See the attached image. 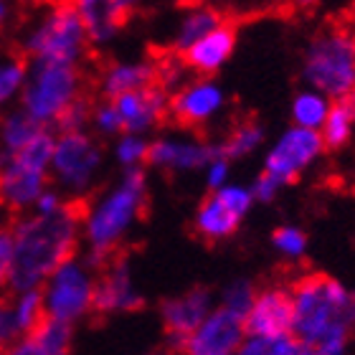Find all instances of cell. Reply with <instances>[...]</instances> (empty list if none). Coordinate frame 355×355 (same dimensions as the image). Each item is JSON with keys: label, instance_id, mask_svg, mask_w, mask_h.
I'll return each instance as SVG.
<instances>
[{"label": "cell", "instance_id": "cell-1", "mask_svg": "<svg viewBox=\"0 0 355 355\" xmlns=\"http://www.w3.org/2000/svg\"><path fill=\"white\" fill-rule=\"evenodd\" d=\"M13 234V259L8 272V289L44 287V282L59 264L74 257L82 241V211L74 200L56 214L26 211L10 226Z\"/></svg>", "mask_w": 355, "mask_h": 355}, {"label": "cell", "instance_id": "cell-2", "mask_svg": "<svg viewBox=\"0 0 355 355\" xmlns=\"http://www.w3.org/2000/svg\"><path fill=\"white\" fill-rule=\"evenodd\" d=\"M292 335L318 355H345L355 330V289L325 274H310L292 287Z\"/></svg>", "mask_w": 355, "mask_h": 355}, {"label": "cell", "instance_id": "cell-3", "mask_svg": "<svg viewBox=\"0 0 355 355\" xmlns=\"http://www.w3.org/2000/svg\"><path fill=\"white\" fill-rule=\"evenodd\" d=\"M145 206L148 178L140 168H130L82 211V241L87 246V259L96 266L110 259L142 218Z\"/></svg>", "mask_w": 355, "mask_h": 355}, {"label": "cell", "instance_id": "cell-4", "mask_svg": "<svg viewBox=\"0 0 355 355\" xmlns=\"http://www.w3.org/2000/svg\"><path fill=\"white\" fill-rule=\"evenodd\" d=\"M56 137L44 127L23 150L0 157V208L21 216L36 206L51 183V153Z\"/></svg>", "mask_w": 355, "mask_h": 355}, {"label": "cell", "instance_id": "cell-5", "mask_svg": "<svg viewBox=\"0 0 355 355\" xmlns=\"http://www.w3.org/2000/svg\"><path fill=\"white\" fill-rule=\"evenodd\" d=\"M302 79L330 99H343L355 87V33L345 26L320 31L307 44Z\"/></svg>", "mask_w": 355, "mask_h": 355}, {"label": "cell", "instance_id": "cell-6", "mask_svg": "<svg viewBox=\"0 0 355 355\" xmlns=\"http://www.w3.org/2000/svg\"><path fill=\"white\" fill-rule=\"evenodd\" d=\"M89 31L74 3H56L46 8L23 36V49L33 61L76 64L84 59Z\"/></svg>", "mask_w": 355, "mask_h": 355}, {"label": "cell", "instance_id": "cell-7", "mask_svg": "<svg viewBox=\"0 0 355 355\" xmlns=\"http://www.w3.org/2000/svg\"><path fill=\"white\" fill-rule=\"evenodd\" d=\"M82 99V74L76 64L33 61L21 92V110L41 125H59L64 112Z\"/></svg>", "mask_w": 355, "mask_h": 355}, {"label": "cell", "instance_id": "cell-8", "mask_svg": "<svg viewBox=\"0 0 355 355\" xmlns=\"http://www.w3.org/2000/svg\"><path fill=\"white\" fill-rule=\"evenodd\" d=\"M96 282L99 266L87 257H69L64 264L53 269V274L44 282V302L46 318L76 325L89 312H94Z\"/></svg>", "mask_w": 355, "mask_h": 355}, {"label": "cell", "instance_id": "cell-9", "mask_svg": "<svg viewBox=\"0 0 355 355\" xmlns=\"http://www.w3.org/2000/svg\"><path fill=\"white\" fill-rule=\"evenodd\" d=\"M104 165V153L87 130H64L53 142L51 180L69 200L94 191Z\"/></svg>", "mask_w": 355, "mask_h": 355}, {"label": "cell", "instance_id": "cell-10", "mask_svg": "<svg viewBox=\"0 0 355 355\" xmlns=\"http://www.w3.org/2000/svg\"><path fill=\"white\" fill-rule=\"evenodd\" d=\"M322 150H325V140H322L320 130L300 125L289 127L266 153L264 173L274 175L282 185H287L302 175L322 155Z\"/></svg>", "mask_w": 355, "mask_h": 355}, {"label": "cell", "instance_id": "cell-11", "mask_svg": "<svg viewBox=\"0 0 355 355\" xmlns=\"http://www.w3.org/2000/svg\"><path fill=\"white\" fill-rule=\"evenodd\" d=\"M246 338H249V333H246L244 315L218 304L178 345V350H180V355H234L244 345Z\"/></svg>", "mask_w": 355, "mask_h": 355}, {"label": "cell", "instance_id": "cell-12", "mask_svg": "<svg viewBox=\"0 0 355 355\" xmlns=\"http://www.w3.org/2000/svg\"><path fill=\"white\" fill-rule=\"evenodd\" d=\"M246 333L254 338H282L295 330V300L292 289L266 287L257 292L246 312Z\"/></svg>", "mask_w": 355, "mask_h": 355}, {"label": "cell", "instance_id": "cell-13", "mask_svg": "<svg viewBox=\"0 0 355 355\" xmlns=\"http://www.w3.org/2000/svg\"><path fill=\"white\" fill-rule=\"evenodd\" d=\"M223 107H226L223 89L216 82H211V79H206V76H200L196 82H188L178 89L175 94L171 96L168 112L180 125L200 127L218 117Z\"/></svg>", "mask_w": 355, "mask_h": 355}, {"label": "cell", "instance_id": "cell-14", "mask_svg": "<svg viewBox=\"0 0 355 355\" xmlns=\"http://www.w3.org/2000/svg\"><path fill=\"white\" fill-rule=\"evenodd\" d=\"M218 148L203 140H196L191 135H165L150 142L148 163L171 173H193L206 168Z\"/></svg>", "mask_w": 355, "mask_h": 355}, {"label": "cell", "instance_id": "cell-15", "mask_svg": "<svg viewBox=\"0 0 355 355\" xmlns=\"http://www.w3.org/2000/svg\"><path fill=\"white\" fill-rule=\"evenodd\" d=\"M112 102H114L119 117H122L125 132L137 135H148L153 127L160 125L168 107H171L168 94L160 87H155V84L127 92V94H119Z\"/></svg>", "mask_w": 355, "mask_h": 355}, {"label": "cell", "instance_id": "cell-16", "mask_svg": "<svg viewBox=\"0 0 355 355\" xmlns=\"http://www.w3.org/2000/svg\"><path fill=\"white\" fill-rule=\"evenodd\" d=\"M142 304L140 289L135 287L132 272L125 259H112V264L99 274L96 282L94 312L102 315H117V312H132Z\"/></svg>", "mask_w": 355, "mask_h": 355}, {"label": "cell", "instance_id": "cell-17", "mask_svg": "<svg viewBox=\"0 0 355 355\" xmlns=\"http://www.w3.org/2000/svg\"><path fill=\"white\" fill-rule=\"evenodd\" d=\"M214 310V300L208 289H191L180 297H173L163 304V325L173 340L180 343L196 330Z\"/></svg>", "mask_w": 355, "mask_h": 355}, {"label": "cell", "instance_id": "cell-18", "mask_svg": "<svg viewBox=\"0 0 355 355\" xmlns=\"http://www.w3.org/2000/svg\"><path fill=\"white\" fill-rule=\"evenodd\" d=\"M74 6L87 23L89 38L104 44L117 36L127 15L140 6V0H74Z\"/></svg>", "mask_w": 355, "mask_h": 355}, {"label": "cell", "instance_id": "cell-19", "mask_svg": "<svg viewBox=\"0 0 355 355\" xmlns=\"http://www.w3.org/2000/svg\"><path fill=\"white\" fill-rule=\"evenodd\" d=\"M234 46H236V33L229 23H221L218 28L208 31L206 36L198 38L193 46H188L183 51V59L193 71L214 74L229 61V56L234 53Z\"/></svg>", "mask_w": 355, "mask_h": 355}, {"label": "cell", "instance_id": "cell-20", "mask_svg": "<svg viewBox=\"0 0 355 355\" xmlns=\"http://www.w3.org/2000/svg\"><path fill=\"white\" fill-rule=\"evenodd\" d=\"M71 327L67 322L46 318L36 330H31L21 340L3 350L0 355H69L71 350Z\"/></svg>", "mask_w": 355, "mask_h": 355}, {"label": "cell", "instance_id": "cell-21", "mask_svg": "<svg viewBox=\"0 0 355 355\" xmlns=\"http://www.w3.org/2000/svg\"><path fill=\"white\" fill-rule=\"evenodd\" d=\"M157 82V67L153 61H117L104 69L102 74V92L104 96H114L135 92V89L150 87Z\"/></svg>", "mask_w": 355, "mask_h": 355}, {"label": "cell", "instance_id": "cell-22", "mask_svg": "<svg viewBox=\"0 0 355 355\" xmlns=\"http://www.w3.org/2000/svg\"><path fill=\"white\" fill-rule=\"evenodd\" d=\"M239 223H241V216L234 208L226 206L216 193L203 200L200 208L196 211V231L203 239H211V241L229 239L239 229Z\"/></svg>", "mask_w": 355, "mask_h": 355}, {"label": "cell", "instance_id": "cell-23", "mask_svg": "<svg viewBox=\"0 0 355 355\" xmlns=\"http://www.w3.org/2000/svg\"><path fill=\"white\" fill-rule=\"evenodd\" d=\"M44 127L46 125L36 122L28 112L23 110L3 112V117H0V157L13 155V153L23 150Z\"/></svg>", "mask_w": 355, "mask_h": 355}, {"label": "cell", "instance_id": "cell-24", "mask_svg": "<svg viewBox=\"0 0 355 355\" xmlns=\"http://www.w3.org/2000/svg\"><path fill=\"white\" fill-rule=\"evenodd\" d=\"M221 23H223V18L216 8L193 6L191 10L183 15V21H180V26H178V31H175V49L183 53L188 46H193L198 38L206 36L208 31L218 28Z\"/></svg>", "mask_w": 355, "mask_h": 355}, {"label": "cell", "instance_id": "cell-25", "mask_svg": "<svg viewBox=\"0 0 355 355\" xmlns=\"http://www.w3.org/2000/svg\"><path fill=\"white\" fill-rule=\"evenodd\" d=\"M330 110H333L330 96L310 87L295 96V102H292V119H295V125H300V127L322 130Z\"/></svg>", "mask_w": 355, "mask_h": 355}, {"label": "cell", "instance_id": "cell-26", "mask_svg": "<svg viewBox=\"0 0 355 355\" xmlns=\"http://www.w3.org/2000/svg\"><path fill=\"white\" fill-rule=\"evenodd\" d=\"M234 355H318L315 348L304 345L295 335H282V338H254L249 335L244 345Z\"/></svg>", "mask_w": 355, "mask_h": 355}, {"label": "cell", "instance_id": "cell-27", "mask_svg": "<svg viewBox=\"0 0 355 355\" xmlns=\"http://www.w3.org/2000/svg\"><path fill=\"white\" fill-rule=\"evenodd\" d=\"M10 300H13L15 318H18V322H21L23 333L36 330V327L46 320V302H44V292H41V287L10 292Z\"/></svg>", "mask_w": 355, "mask_h": 355}, {"label": "cell", "instance_id": "cell-28", "mask_svg": "<svg viewBox=\"0 0 355 355\" xmlns=\"http://www.w3.org/2000/svg\"><path fill=\"white\" fill-rule=\"evenodd\" d=\"M26 79H28V67L21 59L13 56L0 59V112H6L15 99H21Z\"/></svg>", "mask_w": 355, "mask_h": 355}, {"label": "cell", "instance_id": "cell-29", "mask_svg": "<svg viewBox=\"0 0 355 355\" xmlns=\"http://www.w3.org/2000/svg\"><path fill=\"white\" fill-rule=\"evenodd\" d=\"M353 125H355L353 112H350L340 99H335L333 110H330L325 125L320 130L322 140H325V148L338 150V148H343V145H348L350 135H353Z\"/></svg>", "mask_w": 355, "mask_h": 355}, {"label": "cell", "instance_id": "cell-30", "mask_svg": "<svg viewBox=\"0 0 355 355\" xmlns=\"http://www.w3.org/2000/svg\"><path fill=\"white\" fill-rule=\"evenodd\" d=\"M261 142H264V130L259 125H254V122H244V125L234 127L231 135L226 137V142L218 145V148L229 160H236V157L252 155Z\"/></svg>", "mask_w": 355, "mask_h": 355}, {"label": "cell", "instance_id": "cell-31", "mask_svg": "<svg viewBox=\"0 0 355 355\" xmlns=\"http://www.w3.org/2000/svg\"><path fill=\"white\" fill-rule=\"evenodd\" d=\"M150 157V142L145 140V135L137 132H122L117 145H114V160H117L125 171L130 168H140Z\"/></svg>", "mask_w": 355, "mask_h": 355}, {"label": "cell", "instance_id": "cell-32", "mask_svg": "<svg viewBox=\"0 0 355 355\" xmlns=\"http://www.w3.org/2000/svg\"><path fill=\"white\" fill-rule=\"evenodd\" d=\"M272 244L282 257L300 259L307 252V234L302 229H297V226H279L272 234Z\"/></svg>", "mask_w": 355, "mask_h": 355}, {"label": "cell", "instance_id": "cell-33", "mask_svg": "<svg viewBox=\"0 0 355 355\" xmlns=\"http://www.w3.org/2000/svg\"><path fill=\"white\" fill-rule=\"evenodd\" d=\"M23 327L15 318V307L10 297H0V353L23 338Z\"/></svg>", "mask_w": 355, "mask_h": 355}, {"label": "cell", "instance_id": "cell-34", "mask_svg": "<svg viewBox=\"0 0 355 355\" xmlns=\"http://www.w3.org/2000/svg\"><path fill=\"white\" fill-rule=\"evenodd\" d=\"M254 297H257V289H254L246 279H236V282H231L229 287L223 289L221 304L246 318V312H249V307H252Z\"/></svg>", "mask_w": 355, "mask_h": 355}, {"label": "cell", "instance_id": "cell-35", "mask_svg": "<svg viewBox=\"0 0 355 355\" xmlns=\"http://www.w3.org/2000/svg\"><path fill=\"white\" fill-rule=\"evenodd\" d=\"M92 125H94V130L99 135H122L125 132L122 117H119V112L112 99L92 110Z\"/></svg>", "mask_w": 355, "mask_h": 355}, {"label": "cell", "instance_id": "cell-36", "mask_svg": "<svg viewBox=\"0 0 355 355\" xmlns=\"http://www.w3.org/2000/svg\"><path fill=\"white\" fill-rule=\"evenodd\" d=\"M231 160L221 153V148L216 150L214 157L206 163V168H203V173H206V183L211 185V188H221V185L229 183V173H231Z\"/></svg>", "mask_w": 355, "mask_h": 355}, {"label": "cell", "instance_id": "cell-37", "mask_svg": "<svg viewBox=\"0 0 355 355\" xmlns=\"http://www.w3.org/2000/svg\"><path fill=\"white\" fill-rule=\"evenodd\" d=\"M89 122H92V110L87 107L84 99H79V102H74L64 112V117L59 119V127H61V132H64V130H84Z\"/></svg>", "mask_w": 355, "mask_h": 355}, {"label": "cell", "instance_id": "cell-38", "mask_svg": "<svg viewBox=\"0 0 355 355\" xmlns=\"http://www.w3.org/2000/svg\"><path fill=\"white\" fill-rule=\"evenodd\" d=\"M10 259H13V234H10V229L0 226V297L6 295V289H8Z\"/></svg>", "mask_w": 355, "mask_h": 355}, {"label": "cell", "instance_id": "cell-39", "mask_svg": "<svg viewBox=\"0 0 355 355\" xmlns=\"http://www.w3.org/2000/svg\"><path fill=\"white\" fill-rule=\"evenodd\" d=\"M67 203H69V198L59 188H46V191L38 196L36 206L31 208V211H36V214H56V211H61Z\"/></svg>", "mask_w": 355, "mask_h": 355}, {"label": "cell", "instance_id": "cell-40", "mask_svg": "<svg viewBox=\"0 0 355 355\" xmlns=\"http://www.w3.org/2000/svg\"><path fill=\"white\" fill-rule=\"evenodd\" d=\"M282 188H284V185H282L277 178L269 175V173H261V175L254 180L252 193H254V198H257V200H261V203H269V200L277 198V193H279Z\"/></svg>", "mask_w": 355, "mask_h": 355}, {"label": "cell", "instance_id": "cell-41", "mask_svg": "<svg viewBox=\"0 0 355 355\" xmlns=\"http://www.w3.org/2000/svg\"><path fill=\"white\" fill-rule=\"evenodd\" d=\"M340 102H343V104H345V107H348V110H350V112H353V117H355V87H353V89H350L348 94L343 96Z\"/></svg>", "mask_w": 355, "mask_h": 355}, {"label": "cell", "instance_id": "cell-42", "mask_svg": "<svg viewBox=\"0 0 355 355\" xmlns=\"http://www.w3.org/2000/svg\"><path fill=\"white\" fill-rule=\"evenodd\" d=\"M320 0H292V6L295 8H315Z\"/></svg>", "mask_w": 355, "mask_h": 355}, {"label": "cell", "instance_id": "cell-43", "mask_svg": "<svg viewBox=\"0 0 355 355\" xmlns=\"http://www.w3.org/2000/svg\"><path fill=\"white\" fill-rule=\"evenodd\" d=\"M6 18H8V3L6 0H0V23L6 21Z\"/></svg>", "mask_w": 355, "mask_h": 355}, {"label": "cell", "instance_id": "cell-44", "mask_svg": "<svg viewBox=\"0 0 355 355\" xmlns=\"http://www.w3.org/2000/svg\"><path fill=\"white\" fill-rule=\"evenodd\" d=\"M350 18H353V23H355V0H353V6H350Z\"/></svg>", "mask_w": 355, "mask_h": 355}, {"label": "cell", "instance_id": "cell-45", "mask_svg": "<svg viewBox=\"0 0 355 355\" xmlns=\"http://www.w3.org/2000/svg\"><path fill=\"white\" fill-rule=\"evenodd\" d=\"M150 355H171V353H150Z\"/></svg>", "mask_w": 355, "mask_h": 355}, {"label": "cell", "instance_id": "cell-46", "mask_svg": "<svg viewBox=\"0 0 355 355\" xmlns=\"http://www.w3.org/2000/svg\"><path fill=\"white\" fill-rule=\"evenodd\" d=\"M191 3H193V0H191Z\"/></svg>", "mask_w": 355, "mask_h": 355}]
</instances>
